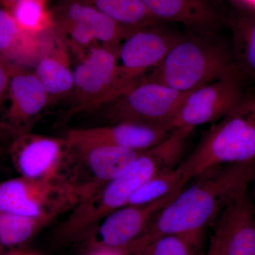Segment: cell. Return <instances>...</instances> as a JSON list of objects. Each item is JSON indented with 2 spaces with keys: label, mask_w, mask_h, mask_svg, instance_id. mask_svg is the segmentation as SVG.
<instances>
[{
  "label": "cell",
  "mask_w": 255,
  "mask_h": 255,
  "mask_svg": "<svg viewBox=\"0 0 255 255\" xmlns=\"http://www.w3.org/2000/svg\"><path fill=\"white\" fill-rule=\"evenodd\" d=\"M206 255H223L222 248L219 234L215 230L210 241L209 248Z\"/></svg>",
  "instance_id": "83f0119b"
},
{
  "label": "cell",
  "mask_w": 255,
  "mask_h": 255,
  "mask_svg": "<svg viewBox=\"0 0 255 255\" xmlns=\"http://www.w3.org/2000/svg\"><path fill=\"white\" fill-rule=\"evenodd\" d=\"M255 160V94L246 93L215 122L194 150L177 166L186 183L222 164Z\"/></svg>",
  "instance_id": "7a4b0ae2"
},
{
  "label": "cell",
  "mask_w": 255,
  "mask_h": 255,
  "mask_svg": "<svg viewBox=\"0 0 255 255\" xmlns=\"http://www.w3.org/2000/svg\"><path fill=\"white\" fill-rule=\"evenodd\" d=\"M12 65L0 58V108L8 92Z\"/></svg>",
  "instance_id": "d4e9b609"
},
{
  "label": "cell",
  "mask_w": 255,
  "mask_h": 255,
  "mask_svg": "<svg viewBox=\"0 0 255 255\" xmlns=\"http://www.w3.org/2000/svg\"><path fill=\"white\" fill-rule=\"evenodd\" d=\"M239 73L209 82L189 92L169 124L171 130L214 124L229 113L246 92Z\"/></svg>",
  "instance_id": "9c48e42d"
},
{
  "label": "cell",
  "mask_w": 255,
  "mask_h": 255,
  "mask_svg": "<svg viewBox=\"0 0 255 255\" xmlns=\"http://www.w3.org/2000/svg\"><path fill=\"white\" fill-rule=\"evenodd\" d=\"M254 181L255 182V179ZM254 199H255V202H252V203H253V209H254L255 214V189H254Z\"/></svg>",
  "instance_id": "1f68e13d"
},
{
  "label": "cell",
  "mask_w": 255,
  "mask_h": 255,
  "mask_svg": "<svg viewBox=\"0 0 255 255\" xmlns=\"http://www.w3.org/2000/svg\"><path fill=\"white\" fill-rule=\"evenodd\" d=\"M157 21L182 23L190 33L214 35L228 22L221 5L215 0H141Z\"/></svg>",
  "instance_id": "4fadbf2b"
},
{
  "label": "cell",
  "mask_w": 255,
  "mask_h": 255,
  "mask_svg": "<svg viewBox=\"0 0 255 255\" xmlns=\"http://www.w3.org/2000/svg\"><path fill=\"white\" fill-rule=\"evenodd\" d=\"M189 92L177 91L144 77L95 112L103 113L109 124L132 122L168 127Z\"/></svg>",
  "instance_id": "8992f818"
},
{
  "label": "cell",
  "mask_w": 255,
  "mask_h": 255,
  "mask_svg": "<svg viewBox=\"0 0 255 255\" xmlns=\"http://www.w3.org/2000/svg\"><path fill=\"white\" fill-rule=\"evenodd\" d=\"M215 230L223 255H255V214L248 191L223 211Z\"/></svg>",
  "instance_id": "5bb4252c"
},
{
  "label": "cell",
  "mask_w": 255,
  "mask_h": 255,
  "mask_svg": "<svg viewBox=\"0 0 255 255\" xmlns=\"http://www.w3.org/2000/svg\"><path fill=\"white\" fill-rule=\"evenodd\" d=\"M9 154L21 177L81 182L76 152L65 137L20 132L11 142Z\"/></svg>",
  "instance_id": "5b68a950"
},
{
  "label": "cell",
  "mask_w": 255,
  "mask_h": 255,
  "mask_svg": "<svg viewBox=\"0 0 255 255\" xmlns=\"http://www.w3.org/2000/svg\"><path fill=\"white\" fill-rule=\"evenodd\" d=\"M203 236L172 235L157 238L132 255H201Z\"/></svg>",
  "instance_id": "cb8c5ba5"
},
{
  "label": "cell",
  "mask_w": 255,
  "mask_h": 255,
  "mask_svg": "<svg viewBox=\"0 0 255 255\" xmlns=\"http://www.w3.org/2000/svg\"><path fill=\"white\" fill-rule=\"evenodd\" d=\"M48 0H17L10 12L18 27L33 36H41L54 27L51 10L47 6Z\"/></svg>",
  "instance_id": "44dd1931"
},
{
  "label": "cell",
  "mask_w": 255,
  "mask_h": 255,
  "mask_svg": "<svg viewBox=\"0 0 255 255\" xmlns=\"http://www.w3.org/2000/svg\"><path fill=\"white\" fill-rule=\"evenodd\" d=\"M75 102L70 114L95 112L124 91L117 55L103 46L92 47L73 70Z\"/></svg>",
  "instance_id": "52a82bcc"
},
{
  "label": "cell",
  "mask_w": 255,
  "mask_h": 255,
  "mask_svg": "<svg viewBox=\"0 0 255 255\" xmlns=\"http://www.w3.org/2000/svg\"><path fill=\"white\" fill-rule=\"evenodd\" d=\"M8 94V124L18 133L49 103L48 94L35 73L15 65L11 67Z\"/></svg>",
  "instance_id": "9a60e30c"
},
{
  "label": "cell",
  "mask_w": 255,
  "mask_h": 255,
  "mask_svg": "<svg viewBox=\"0 0 255 255\" xmlns=\"http://www.w3.org/2000/svg\"><path fill=\"white\" fill-rule=\"evenodd\" d=\"M0 1H1V4H2V3L4 2V0H0Z\"/></svg>",
  "instance_id": "d6a6232c"
},
{
  "label": "cell",
  "mask_w": 255,
  "mask_h": 255,
  "mask_svg": "<svg viewBox=\"0 0 255 255\" xmlns=\"http://www.w3.org/2000/svg\"><path fill=\"white\" fill-rule=\"evenodd\" d=\"M53 28L46 33V40L43 39V51L34 71L48 94L49 102L68 95L74 88L73 70L69 65L65 50L62 46L56 50L53 48L50 38Z\"/></svg>",
  "instance_id": "e0dca14e"
},
{
  "label": "cell",
  "mask_w": 255,
  "mask_h": 255,
  "mask_svg": "<svg viewBox=\"0 0 255 255\" xmlns=\"http://www.w3.org/2000/svg\"><path fill=\"white\" fill-rule=\"evenodd\" d=\"M98 189L93 184L75 181L19 176L0 182V211L52 223Z\"/></svg>",
  "instance_id": "277c9868"
},
{
  "label": "cell",
  "mask_w": 255,
  "mask_h": 255,
  "mask_svg": "<svg viewBox=\"0 0 255 255\" xmlns=\"http://www.w3.org/2000/svg\"><path fill=\"white\" fill-rule=\"evenodd\" d=\"M51 12L57 30L77 46L88 47L100 42L117 55L124 38L133 29L119 24L80 0H60Z\"/></svg>",
  "instance_id": "ba28073f"
},
{
  "label": "cell",
  "mask_w": 255,
  "mask_h": 255,
  "mask_svg": "<svg viewBox=\"0 0 255 255\" xmlns=\"http://www.w3.org/2000/svg\"><path fill=\"white\" fill-rule=\"evenodd\" d=\"M4 255H25V252L23 251H11L9 253H5Z\"/></svg>",
  "instance_id": "f546056e"
},
{
  "label": "cell",
  "mask_w": 255,
  "mask_h": 255,
  "mask_svg": "<svg viewBox=\"0 0 255 255\" xmlns=\"http://www.w3.org/2000/svg\"><path fill=\"white\" fill-rule=\"evenodd\" d=\"M255 179V160L222 164L192 179L152 219L145 233L129 247L132 255L157 238L172 235L203 236L204 230Z\"/></svg>",
  "instance_id": "6da1fadb"
},
{
  "label": "cell",
  "mask_w": 255,
  "mask_h": 255,
  "mask_svg": "<svg viewBox=\"0 0 255 255\" xmlns=\"http://www.w3.org/2000/svg\"><path fill=\"white\" fill-rule=\"evenodd\" d=\"M25 255H40L36 253H31V252H25Z\"/></svg>",
  "instance_id": "4dcf8cb0"
},
{
  "label": "cell",
  "mask_w": 255,
  "mask_h": 255,
  "mask_svg": "<svg viewBox=\"0 0 255 255\" xmlns=\"http://www.w3.org/2000/svg\"><path fill=\"white\" fill-rule=\"evenodd\" d=\"M113 19L124 27L137 28L155 24L141 0H80Z\"/></svg>",
  "instance_id": "ffe728a7"
},
{
  "label": "cell",
  "mask_w": 255,
  "mask_h": 255,
  "mask_svg": "<svg viewBox=\"0 0 255 255\" xmlns=\"http://www.w3.org/2000/svg\"><path fill=\"white\" fill-rule=\"evenodd\" d=\"M43 44V34L36 37L25 33L9 10L0 8V58L15 66L36 64Z\"/></svg>",
  "instance_id": "ac0fdd59"
},
{
  "label": "cell",
  "mask_w": 255,
  "mask_h": 255,
  "mask_svg": "<svg viewBox=\"0 0 255 255\" xmlns=\"http://www.w3.org/2000/svg\"><path fill=\"white\" fill-rule=\"evenodd\" d=\"M85 255H127L124 252L105 247H89V251Z\"/></svg>",
  "instance_id": "4316f807"
},
{
  "label": "cell",
  "mask_w": 255,
  "mask_h": 255,
  "mask_svg": "<svg viewBox=\"0 0 255 255\" xmlns=\"http://www.w3.org/2000/svg\"><path fill=\"white\" fill-rule=\"evenodd\" d=\"M180 191L152 204L124 206L111 213L87 240L89 247H105L125 253L143 236L155 215Z\"/></svg>",
  "instance_id": "8fae6325"
},
{
  "label": "cell",
  "mask_w": 255,
  "mask_h": 255,
  "mask_svg": "<svg viewBox=\"0 0 255 255\" xmlns=\"http://www.w3.org/2000/svg\"><path fill=\"white\" fill-rule=\"evenodd\" d=\"M237 73L231 49L214 39V35L189 32L145 78L177 91L188 92Z\"/></svg>",
  "instance_id": "3957f363"
},
{
  "label": "cell",
  "mask_w": 255,
  "mask_h": 255,
  "mask_svg": "<svg viewBox=\"0 0 255 255\" xmlns=\"http://www.w3.org/2000/svg\"><path fill=\"white\" fill-rule=\"evenodd\" d=\"M72 147L78 157L80 173L85 168L90 182L100 188L120 175L142 152L110 145Z\"/></svg>",
  "instance_id": "2e32d148"
},
{
  "label": "cell",
  "mask_w": 255,
  "mask_h": 255,
  "mask_svg": "<svg viewBox=\"0 0 255 255\" xmlns=\"http://www.w3.org/2000/svg\"><path fill=\"white\" fill-rule=\"evenodd\" d=\"M232 31L233 60L242 78L255 82V14L237 11L228 16Z\"/></svg>",
  "instance_id": "d6986e66"
},
{
  "label": "cell",
  "mask_w": 255,
  "mask_h": 255,
  "mask_svg": "<svg viewBox=\"0 0 255 255\" xmlns=\"http://www.w3.org/2000/svg\"><path fill=\"white\" fill-rule=\"evenodd\" d=\"M50 223L45 220L0 211V250L23 244Z\"/></svg>",
  "instance_id": "7402d4cb"
},
{
  "label": "cell",
  "mask_w": 255,
  "mask_h": 255,
  "mask_svg": "<svg viewBox=\"0 0 255 255\" xmlns=\"http://www.w3.org/2000/svg\"><path fill=\"white\" fill-rule=\"evenodd\" d=\"M172 131L165 126L121 122L73 129L64 137L73 147L110 145L142 152L164 141Z\"/></svg>",
  "instance_id": "7c38bea8"
},
{
  "label": "cell",
  "mask_w": 255,
  "mask_h": 255,
  "mask_svg": "<svg viewBox=\"0 0 255 255\" xmlns=\"http://www.w3.org/2000/svg\"><path fill=\"white\" fill-rule=\"evenodd\" d=\"M221 4L223 1H228L231 3L233 7L237 11H246V12L255 13V0H216Z\"/></svg>",
  "instance_id": "484cf974"
},
{
  "label": "cell",
  "mask_w": 255,
  "mask_h": 255,
  "mask_svg": "<svg viewBox=\"0 0 255 255\" xmlns=\"http://www.w3.org/2000/svg\"><path fill=\"white\" fill-rule=\"evenodd\" d=\"M18 132L9 124L0 120V135H13L16 136Z\"/></svg>",
  "instance_id": "f1b7e54d"
},
{
  "label": "cell",
  "mask_w": 255,
  "mask_h": 255,
  "mask_svg": "<svg viewBox=\"0 0 255 255\" xmlns=\"http://www.w3.org/2000/svg\"><path fill=\"white\" fill-rule=\"evenodd\" d=\"M186 184L184 176L177 167L169 169L155 176L139 188L130 198L127 205L152 204L182 190Z\"/></svg>",
  "instance_id": "603a6c76"
},
{
  "label": "cell",
  "mask_w": 255,
  "mask_h": 255,
  "mask_svg": "<svg viewBox=\"0 0 255 255\" xmlns=\"http://www.w3.org/2000/svg\"><path fill=\"white\" fill-rule=\"evenodd\" d=\"M182 36L157 23L129 32L117 53L119 80L124 91L141 80L147 70L158 66Z\"/></svg>",
  "instance_id": "30bf717a"
}]
</instances>
